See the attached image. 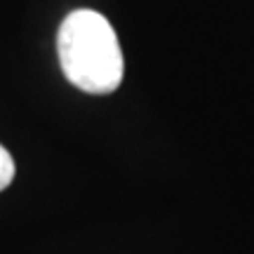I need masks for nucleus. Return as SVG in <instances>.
<instances>
[{
    "label": "nucleus",
    "mask_w": 254,
    "mask_h": 254,
    "mask_svg": "<svg viewBox=\"0 0 254 254\" xmlns=\"http://www.w3.org/2000/svg\"><path fill=\"white\" fill-rule=\"evenodd\" d=\"M14 179V160L5 146H0V190H5Z\"/></svg>",
    "instance_id": "2"
},
{
    "label": "nucleus",
    "mask_w": 254,
    "mask_h": 254,
    "mask_svg": "<svg viewBox=\"0 0 254 254\" xmlns=\"http://www.w3.org/2000/svg\"><path fill=\"white\" fill-rule=\"evenodd\" d=\"M64 75L87 94H111L125 73L123 50L109 19L94 9H73L57 33Z\"/></svg>",
    "instance_id": "1"
}]
</instances>
